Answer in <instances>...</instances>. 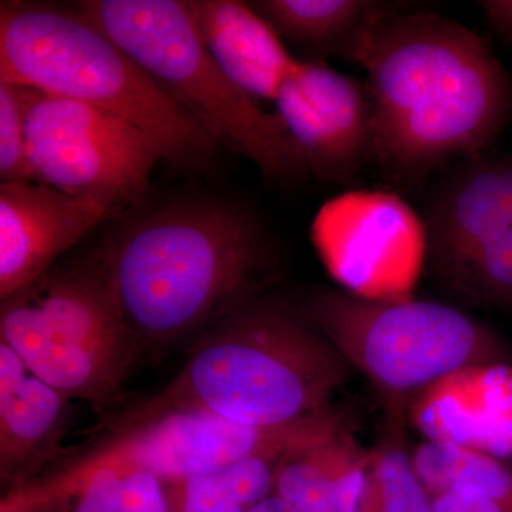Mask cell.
<instances>
[{"label": "cell", "instance_id": "cell-25", "mask_svg": "<svg viewBox=\"0 0 512 512\" xmlns=\"http://www.w3.org/2000/svg\"><path fill=\"white\" fill-rule=\"evenodd\" d=\"M433 512H503L481 495L453 490L433 495Z\"/></svg>", "mask_w": 512, "mask_h": 512}, {"label": "cell", "instance_id": "cell-6", "mask_svg": "<svg viewBox=\"0 0 512 512\" xmlns=\"http://www.w3.org/2000/svg\"><path fill=\"white\" fill-rule=\"evenodd\" d=\"M350 369L390 400L508 360L507 345L458 306L424 299H370L318 288L301 305Z\"/></svg>", "mask_w": 512, "mask_h": 512}, {"label": "cell", "instance_id": "cell-2", "mask_svg": "<svg viewBox=\"0 0 512 512\" xmlns=\"http://www.w3.org/2000/svg\"><path fill=\"white\" fill-rule=\"evenodd\" d=\"M99 255L121 318L153 356L262 295L271 269L268 238L254 215L210 200L140 215Z\"/></svg>", "mask_w": 512, "mask_h": 512}, {"label": "cell", "instance_id": "cell-22", "mask_svg": "<svg viewBox=\"0 0 512 512\" xmlns=\"http://www.w3.org/2000/svg\"><path fill=\"white\" fill-rule=\"evenodd\" d=\"M163 483L168 512H247L212 473Z\"/></svg>", "mask_w": 512, "mask_h": 512}, {"label": "cell", "instance_id": "cell-23", "mask_svg": "<svg viewBox=\"0 0 512 512\" xmlns=\"http://www.w3.org/2000/svg\"><path fill=\"white\" fill-rule=\"evenodd\" d=\"M117 512H168L163 480L146 468L124 466Z\"/></svg>", "mask_w": 512, "mask_h": 512}, {"label": "cell", "instance_id": "cell-7", "mask_svg": "<svg viewBox=\"0 0 512 512\" xmlns=\"http://www.w3.org/2000/svg\"><path fill=\"white\" fill-rule=\"evenodd\" d=\"M0 335L33 375L97 410L116 399L144 353L121 318L99 252L2 299Z\"/></svg>", "mask_w": 512, "mask_h": 512}, {"label": "cell", "instance_id": "cell-14", "mask_svg": "<svg viewBox=\"0 0 512 512\" xmlns=\"http://www.w3.org/2000/svg\"><path fill=\"white\" fill-rule=\"evenodd\" d=\"M195 22L212 59L256 101H275L298 66L281 37L251 3L192 0Z\"/></svg>", "mask_w": 512, "mask_h": 512}, {"label": "cell", "instance_id": "cell-12", "mask_svg": "<svg viewBox=\"0 0 512 512\" xmlns=\"http://www.w3.org/2000/svg\"><path fill=\"white\" fill-rule=\"evenodd\" d=\"M308 171L350 184L373 158V114L365 83L326 63L299 60L274 101Z\"/></svg>", "mask_w": 512, "mask_h": 512}, {"label": "cell", "instance_id": "cell-21", "mask_svg": "<svg viewBox=\"0 0 512 512\" xmlns=\"http://www.w3.org/2000/svg\"><path fill=\"white\" fill-rule=\"evenodd\" d=\"M35 89L0 80V180L36 183L26 150V116Z\"/></svg>", "mask_w": 512, "mask_h": 512}, {"label": "cell", "instance_id": "cell-9", "mask_svg": "<svg viewBox=\"0 0 512 512\" xmlns=\"http://www.w3.org/2000/svg\"><path fill=\"white\" fill-rule=\"evenodd\" d=\"M26 150L36 183L120 207L144 191L163 160L156 141L128 121L37 90L26 116Z\"/></svg>", "mask_w": 512, "mask_h": 512}, {"label": "cell", "instance_id": "cell-1", "mask_svg": "<svg viewBox=\"0 0 512 512\" xmlns=\"http://www.w3.org/2000/svg\"><path fill=\"white\" fill-rule=\"evenodd\" d=\"M360 66L372 104L373 158L399 187L483 154L512 120V83L477 32L434 13L394 10Z\"/></svg>", "mask_w": 512, "mask_h": 512}, {"label": "cell", "instance_id": "cell-26", "mask_svg": "<svg viewBox=\"0 0 512 512\" xmlns=\"http://www.w3.org/2000/svg\"><path fill=\"white\" fill-rule=\"evenodd\" d=\"M485 25L504 43L512 46V0L478 2Z\"/></svg>", "mask_w": 512, "mask_h": 512}, {"label": "cell", "instance_id": "cell-11", "mask_svg": "<svg viewBox=\"0 0 512 512\" xmlns=\"http://www.w3.org/2000/svg\"><path fill=\"white\" fill-rule=\"evenodd\" d=\"M345 427L332 406L275 429L242 426L200 410H171L117 429L114 439L83 461L141 467L161 480H178L241 458L286 453Z\"/></svg>", "mask_w": 512, "mask_h": 512}, {"label": "cell", "instance_id": "cell-3", "mask_svg": "<svg viewBox=\"0 0 512 512\" xmlns=\"http://www.w3.org/2000/svg\"><path fill=\"white\" fill-rule=\"evenodd\" d=\"M352 372L301 306L262 293L198 336L173 382L121 423L200 410L242 426H289L332 406Z\"/></svg>", "mask_w": 512, "mask_h": 512}, {"label": "cell", "instance_id": "cell-17", "mask_svg": "<svg viewBox=\"0 0 512 512\" xmlns=\"http://www.w3.org/2000/svg\"><path fill=\"white\" fill-rule=\"evenodd\" d=\"M251 6L282 42L311 53L312 62L340 57L357 64L377 23L399 9L376 0H259Z\"/></svg>", "mask_w": 512, "mask_h": 512}, {"label": "cell", "instance_id": "cell-24", "mask_svg": "<svg viewBox=\"0 0 512 512\" xmlns=\"http://www.w3.org/2000/svg\"><path fill=\"white\" fill-rule=\"evenodd\" d=\"M0 512H60L59 498L47 483L19 485L3 498Z\"/></svg>", "mask_w": 512, "mask_h": 512}, {"label": "cell", "instance_id": "cell-19", "mask_svg": "<svg viewBox=\"0 0 512 512\" xmlns=\"http://www.w3.org/2000/svg\"><path fill=\"white\" fill-rule=\"evenodd\" d=\"M404 402L392 400V430L372 453L369 481L360 512H433V495L417 474L413 451L402 440Z\"/></svg>", "mask_w": 512, "mask_h": 512}, {"label": "cell", "instance_id": "cell-15", "mask_svg": "<svg viewBox=\"0 0 512 512\" xmlns=\"http://www.w3.org/2000/svg\"><path fill=\"white\" fill-rule=\"evenodd\" d=\"M67 399L33 375L0 340V477L23 480L52 456L63 434Z\"/></svg>", "mask_w": 512, "mask_h": 512}, {"label": "cell", "instance_id": "cell-13", "mask_svg": "<svg viewBox=\"0 0 512 512\" xmlns=\"http://www.w3.org/2000/svg\"><path fill=\"white\" fill-rule=\"evenodd\" d=\"M104 198L73 197L40 183L0 185V296L8 298L120 210Z\"/></svg>", "mask_w": 512, "mask_h": 512}, {"label": "cell", "instance_id": "cell-8", "mask_svg": "<svg viewBox=\"0 0 512 512\" xmlns=\"http://www.w3.org/2000/svg\"><path fill=\"white\" fill-rule=\"evenodd\" d=\"M421 217L437 282L464 305L512 312V157L460 161Z\"/></svg>", "mask_w": 512, "mask_h": 512}, {"label": "cell", "instance_id": "cell-18", "mask_svg": "<svg viewBox=\"0 0 512 512\" xmlns=\"http://www.w3.org/2000/svg\"><path fill=\"white\" fill-rule=\"evenodd\" d=\"M414 467L431 495L464 490L512 512V466L467 444L429 439L413 450Z\"/></svg>", "mask_w": 512, "mask_h": 512}, {"label": "cell", "instance_id": "cell-5", "mask_svg": "<svg viewBox=\"0 0 512 512\" xmlns=\"http://www.w3.org/2000/svg\"><path fill=\"white\" fill-rule=\"evenodd\" d=\"M76 10L120 46L218 146L241 154L266 180L289 183L308 173L279 119L242 92L212 59L183 0H83Z\"/></svg>", "mask_w": 512, "mask_h": 512}, {"label": "cell", "instance_id": "cell-4", "mask_svg": "<svg viewBox=\"0 0 512 512\" xmlns=\"http://www.w3.org/2000/svg\"><path fill=\"white\" fill-rule=\"evenodd\" d=\"M0 80L120 117L178 167H205L217 153L207 130L77 10L3 2Z\"/></svg>", "mask_w": 512, "mask_h": 512}, {"label": "cell", "instance_id": "cell-20", "mask_svg": "<svg viewBox=\"0 0 512 512\" xmlns=\"http://www.w3.org/2000/svg\"><path fill=\"white\" fill-rule=\"evenodd\" d=\"M124 466L80 461L50 481L60 512H117Z\"/></svg>", "mask_w": 512, "mask_h": 512}, {"label": "cell", "instance_id": "cell-10", "mask_svg": "<svg viewBox=\"0 0 512 512\" xmlns=\"http://www.w3.org/2000/svg\"><path fill=\"white\" fill-rule=\"evenodd\" d=\"M313 245L340 288L370 299L409 298L426 262L423 217L389 191L352 190L313 218Z\"/></svg>", "mask_w": 512, "mask_h": 512}, {"label": "cell", "instance_id": "cell-16", "mask_svg": "<svg viewBox=\"0 0 512 512\" xmlns=\"http://www.w3.org/2000/svg\"><path fill=\"white\" fill-rule=\"evenodd\" d=\"M372 453L348 427L293 448L276 477L275 495L296 512H360Z\"/></svg>", "mask_w": 512, "mask_h": 512}, {"label": "cell", "instance_id": "cell-27", "mask_svg": "<svg viewBox=\"0 0 512 512\" xmlns=\"http://www.w3.org/2000/svg\"><path fill=\"white\" fill-rule=\"evenodd\" d=\"M247 512H296L293 510L292 505L286 503L285 500H282L278 495H271V497L266 498V500L262 501V503L254 505V507L249 508Z\"/></svg>", "mask_w": 512, "mask_h": 512}]
</instances>
